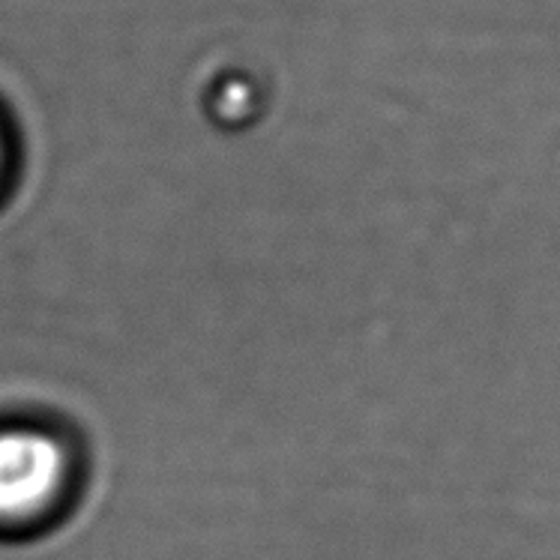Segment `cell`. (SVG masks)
Here are the masks:
<instances>
[{"instance_id": "cell-1", "label": "cell", "mask_w": 560, "mask_h": 560, "mask_svg": "<svg viewBox=\"0 0 560 560\" xmlns=\"http://www.w3.org/2000/svg\"><path fill=\"white\" fill-rule=\"evenodd\" d=\"M72 480L67 444L48 429H0V525H31L58 510Z\"/></svg>"}]
</instances>
